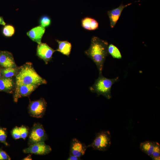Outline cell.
Returning <instances> with one entry per match:
<instances>
[{"mask_svg": "<svg viewBox=\"0 0 160 160\" xmlns=\"http://www.w3.org/2000/svg\"><path fill=\"white\" fill-rule=\"evenodd\" d=\"M21 138L25 139L27 137L28 133L27 128L25 127L22 126L19 127Z\"/></svg>", "mask_w": 160, "mask_h": 160, "instance_id": "24", "label": "cell"}, {"mask_svg": "<svg viewBox=\"0 0 160 160\" xmlns=\"http://www.w3.org/2000/svg\"><path fill=\"white\" fill-rule=\"evenodd\" d=\"M14 28L11 25H5L3 30V34L6 36H11L14 34Z\"/></svg>", "mask_w": 160, "mask_h": 160, "instance_id": "21", "label": "cell"}, {"mask_svg": "<svg viewBox=\"0 0 160 160\" xmlns=\"http://www.w3.org/2000/svg\"><path fill=\"white\" fill-rule=\"evenodd\" d=\"M131 4L132 3H130L126 5H124L122 3L118 7L107 12L111 28H113L116 25L123 9Z\"/></svg>", "mask_w": 160, "mask_h": 160, "instance_id": "11", "label": "cell"}, {"mask_svg": "<svg viewBox=\"0 0 160 160\" xmlns=\"http://www.w3.org/2000/svg\"><path fill=\"white\" fill-rule=\"evenodd\" d=\"M47 83L34 69L32 64L27 63L19 68L16 76L15 84L33 85L39 86Z\"/></svg>", "mask_w": 160, "mask_h": 160, "instance_id": "2", "label": "cell"}, {"mask_svg": "<svg viewBox=\"0 0 160 160\" xmlns=\"http://www.w3.org/2000/svg\"><path fill=\"white\" fill-rule=\"evenodd\" d=\"M45 30L44 28L40 25L31 29L27 33V35L31 40L39 44L41 43Z\"/></svg>", "mask_w": 160, "mask_h": 160, "instance_id": "13", "label": "cell"}, {"mask_svg": "<svg viewBox=\"0 0 160 160\" xmlns=\"http://www.w3.org/2000/svg\"><path fill=\"white\" fill-rule=\"evenodd\" d=\"M111 135L108 131H103L97 133L92 142L87 146L94 150L105 151L109 149L111 145Z\"/></svg>", "mask_w": 160, "mask_h": 160, "instance_id": "4", "label": "cell"}, {"mask_svg": "<svg viewBox=\"0 0 160 160\" xmlns=\"http://www.w3.org/2000/svg\"><path fill=\"white\" fill-rule=\"evenodd\" d=\"M40 25L45 28L49 26L51 23L50 18L47 16L42 17L40 20Z\"/></svg>", "mask_w": 160, "mask_h": 160, "instance_id": "22", "label": "cell"}, {"mask_svg": "<svg viewBox=\"0 0 160 160\" xmlns=\"http://www.w3.org/2000/svg\"><path fill=\"white\" fill-rule=\"evenodd\" d=\"M7 137L6 130L4 128H0V142L7 145L6 142Z\"/></svg>", "mask_w": 160, "mask_h": 160, "instance_id": "23", "label": "cell"}, {"mask_svg": "<svg viewBox=\"0 0 160 160\" xmlns=\"http://www.w3.org/2000/svg\"><path fill=\"white\" fill-rule=\"evenodd\" d=\"M12 134L13 137L15 139L21 138L19 127H16L12 130Z\"/></svg>", "mask_w": 160, "mask_h": 160, "instance_id": "25", "label": "cell"}, {"mask_svg": "<svg viewBox=\"0 0 160 160\" xmlns=\"http://www.w3.org/2000/svg\"><path fill=\"white\" fill-rule=\"evenodd\" d=\"M154 144L155 142L145 141L140 143V148L142 151L150 157Z\"/></svg>", "mask_w": 160, "mask_h": 160, "instance_id": "17", "label": "cell"}, {"mask_svg": "<svg viewBox=\"0 0 160 160\" xmlns=\"http://www.w3.org/2000/svg\"><path fill=\"white\" fill-rule=\"evenodd\" d=\"M47 103L44 98L33 101L30 103L29 107V112L32 116L40 118L42 117L45 113Z\"/></svg>", "mask_w": 160, "mask_h": 160, "instance_id": "5", "label": "cell"}, {"mask_svg": "<svg viewBox=\"0 0 160 160\" xmlns=\"http://www.w3.org/2000/svg\"><path fill=\"white\" fill-rule=\"evenodd\" d=\"M87 148V146L84 144L77 139L74 138L71 142L70 155L80 157L85 153Z\"/></svg>", "mask_w": 160, "mask_h": 160, "instance_id": "10", "label": "cell"}, {"mask_svg": "<svg viewBox=\"0 0 160 160\" xmlns=\"http://www.w3.org/2000/svg\"><path fill=\"white\" fill-rule=\"evenodd\" d=\"M56 41L58 44V47L56 51L68 56L71 50V43L67 41H60L57 40Z\"/></svg>", "mask_w": 160, "mask_h": 160, "instance_id": "16", "label": "cell"}, {"mask_svg": "<svg viewBox=\"0 0 160 160\" xmlns=\"http://www.w3.org/2000/svg\"><path fill=\"white\" fill-rule=\"evenodd\" d=\"M11 158L8 154L3 151L0 150V160H9Z\"/></svg>", "mask_w": 160, "mask_h": 160, "instance_id": "26", "label": "cell"}, {"mask_svg": "<svg viewBox=\"0 0 160 160\" xmlns=\"http://www.w3.org/2000/svg\"><path fill=\"white\" fill-rule=\"evenodd\" d=\"M80 159H81L80 157L72 155H70L69 157L67 159L68 160H79Z\"/></svg>", "mask_w": 160, "mask_h": 160, "instance_id": "27", "label": "cell"}, {"mask_svg": "<svg viewBox=\"0 0 160 160\" xmlns=\"http://www.w3.org/2000/svg\"><path fill=\"white\" fill-rule=\"evenodd\" d=\"M0 25H5L6 23L4 22L3 18L2 17L0 16Z\"/></svg>", "mask_w": 160, "mask_h": 160, "instance_id": "28", "label": "cell"}, {"mask_svg": "<svg viewBox=\"0 0 160 160\" xmlns=\"http://www.w3.org/2000/svg\"><path fill=\"white\" fill-rule=\"evenodd\" d=\"M150 157L153 160H160V145L157 142H155L154 148Z\"/></svg>", "mask_w": 160, "mask_h": 160, "instance_id": "20", "label": "cell"}, {"mask_svg": "<svg viewBox=\"0 0 160 160\" xmlns=\"http://www.w3.org/2000/svg\"><path fill=\"white\" fill-rule=\"evenodd\" d=\"M19 68H4L1 69L2 77L5 78H12L16 76Z\"/></svg>", "mask_w": 160, "mask_h": 160, "instance_id": "18", "label": "cell"}, {"mask_svg": "<svg viewBox=\"0 0 160 160\" xmlns=\"http://www.w3.org/2000/svg\"><path fill=\"white\" fill-rule=\"evenodd\" d=\"M23 160H32V158L30 155H29L26 157L25 158L23 159Z\"/></svg>", "mask_w": 160, "mask_h": 160, "instance_id": "29", "label": "cell"}, {"mask_svg": "<svg viewBox=\"0 0 160 160\" xmlns=\"http://www.w3.org/2000/svg\"><path fill=\"white\" fill-rule=\"evenodd\" d=\"M38 87L36 85L15 84L14 95V101L16 102L19 98L29 95Z\"/></svg>", "mask_w": 160, "mask_h": 160, "instance_id": "8", "label": "cell"}, {"mask_svg": "<svg viewBox=\"0 0 160 160\" xmlns=\"http://www.w3.org/2000/svg\"><path fill=\"white\" fill-rule=\"evenodd\" d=\"M1 69L0 68V78L2 77L1 73Z\"/></svg>", "mask_w": 160, "mask_h": 160, "instance_id": "30", "label": "cell"}, {"mask_svg": "<svg viewBox=\"0 0 160 160\" xmlns=\"http://www.w3.org/2000/svg\"><path fill=\"white\" fill-rule=\"evenodd\" d=\"M117 77L113 79H109L104 77L102 73L99 74L98 78L94 84L89 88L90 91L96 93L98 95H102L108 99L111 97V89L112 85L119 80Z\"/></svg>", "mask_w": 160, "mask_h": 160, "instance_id": "3", "label": "cell"}, {"mask_svg": "<svg viewBox=\"0 0 160 160\" xmlns=\"http://www.w3.org/2000/svg\"><path fill=\"white\" fill-rule=\"evenodd\" d=\"M14 87L15 83L12 78H0V91L11 92Z\"/></svg>", "mask_w": 160, "mask_h": 160, "instance_id": "14", "label": "cell"}, {"mask_svg": "<svg viewBox=\"0 0 160 160\" xmlns=\"http://www.w3.org/2000/svg\"><path fill=\"white\" fill-rule=\"evenodd\" d=\"M108 45L107 41L94 36L89 48L85 52V54L96 64L99 74L102 73L104 62L108 54Z\"/></svg>", "mask_w": 160, "mask_h": 160, "instance_id": "1", "label": "cell"}, {"mask_svg": "<svg viewBox=\"0 0 160 160\" xmlns=\"http://www.w3.org/2000/svg\"><path fill=\"white\" fill-rule=\"evenodd\" d=\"M0 65L3 68L16 67L11 53L7 51H0Z\"/></svg>", "mask_w": 160, "mask_h": 160, "instance_id": "12", "label": "cell"}, {"mask_svg": "<svg viewBox=\"0 0 160 160\" xmlns=\"http://www.w3.org/2000/svg\"><path fill=\"white\" fill-rule=\"evenodd\" d=\"M55 51L47 44L41 43L38 45L37 55L47 64L51 59L52 55Z\"/></svg>", "mask_w": 160, "mask_h": 160, "instance_id": "9", "label": "cell"}, {"mask_svg": "<svg viewBox=\"0 0 160 160\" xmlns=\"http://www.w3.org/2000/svg\"><path fill=\"white\" fill-rule=\"evenodd\" d=\"M108 52L114 58L121 59L122 55L119 49L114 45L111 44L108 45Z\"/></svg>", "mask_w": 160, "mask_h": 160, "instance_id": "19", "label": "cell"}, {"mask_svg": "<svg viewBox=\"0 0 160 160\" xmlns=\"http://www.w3.org/2000/svg\"><path fill=\"white\" fill-rule=\"evenodd\" d=\"M47 138V135L42 126L35 124L31 131L29 139L31 145L40 142L44 141Z\"/></svg>", "mask_w": 160, "mask_h": 160, "instance_id": "6", "label": "cell"}, {"mask_svg": "<svg viewBox=\"0 0 160 160\" xmlns=\"http://www.w3.org/2000/svg\"><path fill=\"white\" fill-rule=\"evenodd\" d=\"M82 27L85 29L93 30L98 28V23L95 19L86 17L82 19L81 21Z\"/></svg>", "mask_w": 160, "mask_h": 160, "instance_id": "15", "label": "cell"}, {"mask_svg": "<svg viewBox=\"0 0 160 160\" xmlns=\"http://www.w3.org/2000/svg\"><path fill=\"white\" fill-rule=\"evenodd\" d=\"M51 151L52 149L49 146L46 144L44 141H41L31 145L23 151L25 153L44 155L48 154Z\"/></svg>", "mask_w": 160, "mask_h": 160, "instance_id": "7", "label": "cell"}]
</instances>
